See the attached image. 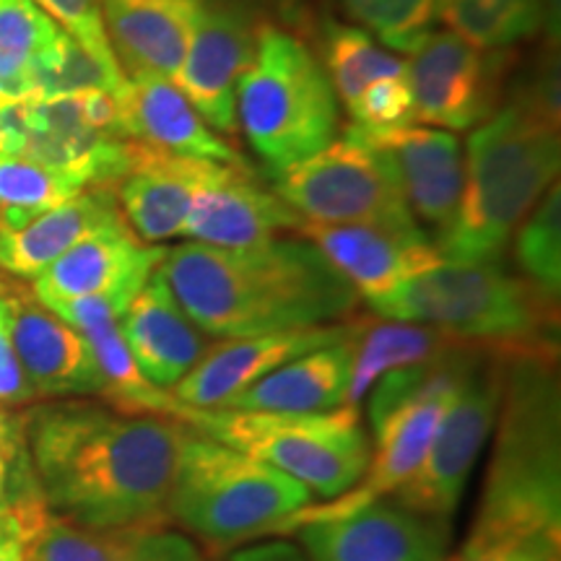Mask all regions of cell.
<instances>
[{"mask_svg": "<svg viewBox=\"0 0 561 561\" xmlns=\"http://www.w3.org/2000/svg\"><path fill=\"white\" fill-rule=\"evenodd\" d=\"M187 426L110 405L58 403L24 416L47 510L91 530L161 528Z\"/></svg>", "mask_w": 561, "mask_h": 561, "instance_id": "1", "label": "cell"}, {"mask_svg": "<svg viewBox=\"0 0 561 561\" xmlns=\"http://www.w3.org/2000/svg\"><path fill=\"white\" fill-rule=\"evenodd\" d=\"M462 546L520 561L561 559L559 351L504 354L494 447Z\"/></svg>", "mask_w": 561, "mask_h": 561, "instance_id": "2", "label": "cell"}, {"mask_svg": "<svg viewBox=\"0 0 561 561\" xmlns=\"http://www.w3.org/2000/svg\"><path fill=\"white\" fill-rule=\"evenodd\" d=\"M159 271L187 318L219 341L346 322L359 307L356 291L305 237L242 250L185 242L167 250Z\"/></svg>", "mask_w": 561, "mask_h": 561, "instance_id": "3", "label": "cell"}, {"mask_svg": "<svg viewBox=\"0 0 561 561\" xmlns=\"http://www.w3.org/2000/svg\"><path fill=\"white\" fill-rule=\"evenodd\" d=\"M557 79L546 76L468 138L458 214L434 240L442 261L500 263L533 206L559 174Z\"/></svg>", "mask_w": 561, "mask_h": 561, "instance_id": "4", "label": "cell"}, {"mask_svg": "<svg viewBox=\"0 0 561 561\" xmlns=\"http://www.w3.org/2000/svg\"><path fill=\"white\" fill-rule=\"evenodd\" d=\"M369 307L479 346L559 351V299L500 263L442 261Z\"/></svg>", "mask_w": 561, "mask_h": 561, "instance_id": "5", "label": "cell"}, {"mask_svg": "<svg viewBox=\"0 0 561 561\" xmlns=\"http://www.w3.org/2000/svg\"><path fill=\"white\" fill-rule=\"evenodd\" d=\"M237 128L271 172L310 159L339 138V96L305 42L257 24L250 62L237 81Z\"/></svg>", "mask_w": 561, "mask_h": 561, "instance_id": "6", "label": "cell"}, {"mask_svg": "<svg viewBox=\"0 0 561 561\" xmlns=\"http://www.w3.org/2000/svg\"><path fill=\"white\" fill-rule=\"evenodd\" d=\"M170 419L268 462L322 500L354 489L369 466L371 439L354 405L322 413H261L193 409L178 401Z\"/></svg>", "mask_w": 561, "mask_h": 561, "instance_id": "7", "label": "cell"}, {"mask_svg": "<svg viewBox=\"0 0 561 561\" xmlns=\"http://www.w3.org/2000/svg\"><path fill=\"white\" fill-rule=\"evenodd\" d=\"M310 496L299 481L268 462L187 430L167 500V520L208 543L252 541L268 538L278 523L310 504Z\"/></svg>", "mask_w": 561, "mask_h": 561, "instance_id": "8", "label": "cell"}, {"mask_svg": "<svg viewBox=\"0 0 561 561\" xmlns=\"http://www.w3.org/2000/svg\"><path fill=\"white\" fill-rule=\"evenodd\" d=\"M121 104L107 91L0 104V153L26 157L83 182L112 187L128 172Z\"/></svg>", "mask_w": 561, "mask_h": 561, "instance_id": "9", "label": "cell"}, {"mask_svg": "<svg viewBox=\"0 0 561 561\" xmlns=\"http://www.w3.org/2000/svg\"><path fill=\"white\" fill-rule=\"evenodd\" d=\"M271 191L307 224L419 227L396 172L351 128L310 159L271 172Z\"/></svg>", "mask_w": 561, "mask_h": 561, "instance_id": "10", "label": "cell"}, {"mask_svg": "<svg viewBox=\"0 0 561 561\" xmlns=\"http://www.w3.org/2000/svg\"><path fill=\"white\" fill-rule=\"evenodd\" d=\"M504 354L507 351L489 346L476 351L462 369L430 450L411 479L392 494V502L447 528L462 500L468 476L494 432L502 401Z\"/></svg>", "mask_w": 561, "mask_h": 561, "instance_id": "11", "label": "cell"}, {"mask_svg": "<svg viewBox=\"0 0 561 561\" xmlns=\"http://www.w3.org/2000/svg\"><path fill=\"white\" fill-rule=\"evenodd\" d=\"M409 58L413 123L468 130L496 112L507 60L502 53L481 50L453 32H426Z\"/></svg>", "mask_w": 561, "mask_h": 561, "instance_id": "12", "label": "cell"}, {"mask_svg": "<svg viewBox=\"0 0 561 561\" xmlns=\"http://www.w3.org/2000/svg\"><path fill=\"white\" fill-rule=\"evenodd\" d=\"M257 24L237 0H201L174 83L216 133L237 136V81L250 62Z\"/></svg>", "mask_w": 561, "mask_h": 561, "instance_id": "13", "label": "cell"}, {"mask_svg": "<svg viewBox=\"0 0 561 561\" xmlns=\"http://www.w3.org/2000/svg\"><path fill=\"white\" fill-rule=\"evenodd\" d=\"M322 252L356 297L375 305L442 263L426 231L377 224H307L299 231Z\"/></svg>", "mask_w": 561, "mask_h": 561, "instance_id": "14", "label": "cell"}, {"mask_svg": "<svg viewBox=\"0 0 561 561\" xmlns=\"http://www.w3.org/2000/svg\"><path fill=\"white\" fill-rule=\"evenodd\" d=\"M348 128L388 161L416 224L430 227L434 240L445 234L458 214L466 178L460 140L450 130L413 123L390 128H362L351 123Z\"/></svg>", "mask_w": 561, "mask_h": 561, "instance_id": "15", "label": "cell"}, {"mask_svg": "<svg viewBox=\"0 0 561 561\" xmlns=\"http://www.w3.org/2000/svg\"><path fill=\"white\" fill-rule=\"evenodd\" d=\"M13 348L37 398L102 396L104 380L83 333L62 322L21 284H5Z\"/></svg>", "mask_w": 561, "mask_h": 561, "instance_id": "16", "label": "cell"}, {"mask_svg": "<svg viewBox=\"0 0 561 561\" xmlns=\"http://www.w3.org/2000/svg\"><path fill=\"white\" fill-rule=\"evenodd\" d=\"M312 561H447V528L392 500L297 530Z\"/></svg>", "mask_w": 561, "mask_h": 561, "instance_id": "17", "label": "cell"}, {"mask_svg": "<svg viewBox=\"0 0 561 561\" xmlns=\"http://www.w3.org/2000/svg\"><path fill=\"white\" fill-rule=\"evenodd\" d=\"M356 325L359 318L286 333L221 339L219 343H210L206 356L170 392L180 403L193 409H216L263 380L273 369L284 367L286 362L348 339Z\"/></svg>", "mask_w": 561, "mask_h": 561, "instance_id": "18", "label": "cell"}, {"mask_svg": "<svg viewBox=\"0 0 561 561\" xmlns=\"http://www.w3.org/2000/svg\"><path fill=\"white\" fill-rule=\"evenodd\" d=\"M167 248L140 242L125 219L110 224L70 248L34 278L32 291L42 305L81 297L115 299L128 310L164 261Z\"/></svg>", "mask_w": 561, "mask_h": 561, "instance_id": "19", "label": "cell"}, {"mask_svg": "<svg viewBox=\"0 0 561 561\" xmlns=\"http://www.w3.org/2000/svg\"><path fill=\"white\" fill-rule=\"evenodd\" d=\"M305 219L263 187L244 164H214L195 193L182 237L210 248H255L284 231H301Z\"/></svg>", "mask_w": 561, "mask_h": 561, "instance_id": "20", "label": "cell"}, {"mask_svg": "<svg viewBox=\"0 0 561 561\" xmlns=\"http://www.w3.org/2000/svg\"><path fill=\"white\" fill-rule=\"evenodd\" d=\"M214 164L219 161L178 157L133 140L128 172L115 185V201L133 234L146 244L182 237L195 193Z\"/></svg>", "mask_w": 561, "mask_h": 561, "instance_id": "21", "label": "cell"}, {"mask_svg": "<svg viewBox=\"0 0 561 561\" xmlns=\"http://www.w3.org/2000/svg\"><path fill=\"white\" fill-rule=\"evenodd\" d=\"M125 136L157 146L178 157L242 164L240 153L198 115L174 79L153 70L125 73V89L117 96Z\"/></svg>", "mask_w": 561, "mask_h": 561, "instance_id": "22", "label": "cell"}, {"mask_svg": "<svg viewBox=\"0 0 561 561\" xmlns=\"http://www.w3.org/2000/svg\"><path fill=\"white\" fill-rule=\"evenodd\" d=\"M121 333L140 375L164 390H172L210 348L159 268L123 312Z\"/></svg>", "mask_w": 561, "mask_h": 561, "instance_id": "23", "label": "cell"}, {"mask_svg": "<svg viewBox=\"0 0 561 561\" xmlns=\"http://www.w3.org/2000/svg\"><path fill=\"white\" fill-rule=\"evenodd\" d=\"M201 0H100L104 30L123 73L153 70L174 79Z\"/></svg>", "mask_w": 561, "mask_h": 561, "instance_id": "24", "label": "cell"}, {"mask_svg": "<svg viewBox=\"0 0 561 561\" xmlns=\"http://www.w3.org/2000/svg\"><path fill=\"white\" fill-rule=\"evenodd\" d=\"M359 325L348 339L286 362L284 367L273 369L263 380L216 409L261 413H322L341 409L346 405Z\"/></svg>", "mask_w": 561, "mask_h": 561, "instance_id": "25", "label": "cell"}, {"mask_svg": "<svg viewBox=\"0 0 561 561\" xmlns=\"http://www.w3.org/2000/svg\"><path fill=\"white\" fill-rule=\"evenodd\" d=\"M121 219L112 187H87L26 227L0 231V271L11 278L34 280L70 248Z\"/></svg>", "mask_w": 561, "mask_h": 561, "instance_id": "26", "label": "cell"}, {"mask_svg": "<svg viewBox=\"0 0 561 561\" xmlns=\"http://www.w3.org/2000/svg\"><path fill=\"white\" fill-rule=\"evenodd\" d=\"M466 341L434 331L430 325L401 320L362 318L354 346V369L346 392V405L359 409L367 392L380 377L396 369L419 367L453 354Z\"/></svg>", "mask_w": 561, "mask_h": 561, "instance_id": "27", "label": "cell"}, {"mask_svg": "<svg viewBox=\"0 0 561 561\" xmlns=\"http://www.w3.org/2000/svg\"><path fill=\"white\" fill-rule=\"evenodd\" d=\"M58 34L60 26L32 0H0V104L37 96L39 60Z\"/></svg>", "mask_w": 561, "mask_h": 561, "instance_id": "28", "label": "cell"}, {"mask_svg": "<svg viewBox=\"0 0 561 561\" xmlns=\"http://www.w3.org/2000/svg\"><path fill=\"white\" fill-rule=\"evenodd\" d=\"M81 333L89 341L91 351H94L96 364H100L104 380L100 398L110 409L123 413H146V416H172L178 398L140 375L138 364L133 362L130 351L125 346L121 320L94 322Z\"/></svg>", "mask_w": 561, "mask_h": 561, "instance_id": "29", "label": "cell"}, {"mask_svg": "<svg viewBox=\"0 0 561 561\" xmlns=\"http://www.w3.org/2000/svg\"><path fill=\"white\" fill-rule=\"evenodd\" d=\"M322 55H325V73L331 79L335 96L351 110L362 91L369 83L382 79H401L405 76V62L371 37L359 26L328 21L322 34Z\"/></svg>", "mask_w": 561, "mask_h": 561, "instance_id": "30", "label": "cell"}, {"mask_svg": "<svg viewBox=\"0 0 561 561\" xmlns=\"http://www.w3.org/2000/svg\"><path fill=\"white\" fill-rule=\"evenodd\" d=\"M87 185L26 157L0 153V231L21 229Z\"/></svg>", "mask_w": 561, "mask_h": 561, "instance_id": "31", "label": "cell"}, {"mask_svg": "<svg viewBox=\"0 0 561 561\" xmlns=\"http://www.w3.org/2000/svg\"><path fill=\"white\" fill-rule=\"evenodd\" d=\"M515 261L523 276L559 299L561 291V191L553 182L515 234Z\"/></svg>", "mask_w": 561, "mask_h": 561, "instance_id": "32", "label": "cell"}, {"mask_svg": "<svg viewBox=\"0 0 561 561\" xmlns=\"http://www.w3.org/2000/svg\"><path fill=\"white\" fill-rule=\"evenodd\" d=\"M125 89V73L104 66L87 47L60 30L53 47L42 55L37 68V96L34 100H53V96H70L81 91H107L121 96Z\"/></svg>", "mask_w": 561, "mask_h": 561, "instance_id": "33", "label": "cell"}, {"mask_svg": "<svg viewBox=\"0 0 561 561\" xmlns=\"http://www.w3.org/2000/svg\"><path fill=\"white\" fill-rule=\"evenodd\" d=\"M144 533L149 530H91L50 512V520L34 538L30 557L32 561H128Z\"/></svg>", "mask_w": 561, "mask_h": 561, "instance_id": "34", "label": "cell"}, {"mask_svg": "<svg viewBox=\"0 0 561 561\" xmlns=\"http://www.w3.org/2000/svg\"><path fill=\"white\" fill-rule=\"evenodd\" d=\"M437 19L481 50H502L538 32V21L500 0H437Z\"/></svg>", "mask_w": 561, "mask_h": 561, "instance_id": "35", "label": "cell"}, {"mask_svg": "<svg viewBox=\"0 0 561 561\" xmlns=\"http://www.w3.org/2000/svg\"><path fill=\"white\" fill-rule=\"evenodd\" d=\"M341 9L385 47L409 53L432 32L437 21V0H339Z\"/></svg>", "mask_w": 561, "mask_h": 561, "instance_id": "36", "label": "cell"}, {"mask_svg": "<svg viewBox=\"0 0 561 561\" xmlns=\"http://www.w3.org/2000/svg\"><path fill=\"white\" fill-rule=\"evenodd\" d=\"M39 11H45L68 37H73L81 47L100 58L104 66L121 68L112 50L107 30H104L100 0H32Z\"/></svg>", "mask_w": 561, "mask_h": 561, "instance_id": "37", "label": "cell"}, {"mask_svg": "<svg viewBox=\"0 0 561 561\" xmlns=\"http://www.w3.org/2000/svg\"><path fill=\"white\" fill-rule=\"evenodd\" d=\"M47 520H50V510L42 500L30 462V468H24L13 481L9 500L0 502V549L9 543L32 546Z\"/></svg>", "mask_w": 561, "mask_h": 561, "instance_id": "38", "label": "cell"}, {"mask_svg": "<svg viewBox=\"0 0 561 561\" xmlns=\"http://www.w3.org/2000/svg\"><path fill=\"white\" fill-rule=\"evenodd\" d=\"M348 115L354 117V125H362V128H390V125L413 123L409 79L401 76V79L369 83Z\"/></svg>", "mask_w": 561, "mask_h": 561, "instance_id": "39", "label": "cell"}, {"mask_svg": "<svg viewBox=\"0 0 561 561\" xmlns=\"http://www.w3.org/2000/svg\"><path fill=\"white\" fill-rule=\"evenodd\" d=\"M32 401H37V392L26 380L16 348H13L9 314H5L3 297H0V405L3 409H21V405H30Z\"/></svg>", "mask_w": 561, "mask_h": 561, "instance_id": "40", "label": "cell"}, {"mask_svg": "<svg viewBox=\"0 0 561 561\" xmlns=\"http://www.w3.org/2000/svg\"><path fill=\"white\" fill-rule=\"evenodd\" d=\"M30 466L24 437V416L0 405V502L9 500L16 476Z\"/></svg>", "mask_w": 561, "mask_h": 561, "instance_id": "41", "label": "cell"}, {"mask_svg": "<svg viewBox=\"0 0 561 561\" xmlns=\"http://www.w3.org/2000/svg\"><path fill=\"white\" fill-rule=\"evenodd\" d=\"M128 561H206L191 538L174 530L144 533Z\"/></svg>", "mask_w": 561, "mask_h": 561, "instance_id": "42", "label": "cell"}, {"mask_svg": "<svg viewBox=\"0 0 561 561\" xmlns=\"http://www.w3.org/2000/svg\"><path fill=\"white\" fill-rule=\"evenodd\" d=\"M227 561H312L301 546L289 541H265L231 553Z\"/></svg>", "mask_w": 561, "mask_h": 561, "instance_id": "43", "label": "cell"}, {"mask_svg": "<svg viewBox=\"0 0 561 561\" xmlns=\"http://www.w3.org/2000/svg\"><path fill=\"white\" fill-rule=\"evenodd\" d=\"M500 3L510 5V9H515V11H520L523 16L538 21V24H541L543 16H546V0H500Z\"/></svg>", "mask_w": 561, "mask_h": 561, "instance_id": "44", "label": "cell"}, {"mask_svg": "<svg viewBox=\"0 0 561 561\" xmlns=\"http://www.w3.org/2000/svg\"><path fill=\"white\" fill-rule=\"evenodd\" d=\"M30 543H9L0 549V561H32Z\"/></svg>", "mask_w": 561, "mask_h": 561, "instance_id": "45", "label": "cell"}, {"mask_svg": "<svg viewBox=\"0 0 561 561\" xmlns=\"http://www.w3.org/2000/svg\"><path fill=\"white\" fill-rule=\"evenodd\" d=\"M5 284H9V280H3V278H0V297H3V291H5Z\"/></svg>", "mask_w": 561, "mask_h": 561, "instance_id": "46", "label": "cell"}, {"mask_svg": "<svg viewBox=\"0 0 561 561\" xmlns=\"http://www.w3.org/2000/svg\"><path fill=\"white\" fill-rule=\"evenodd\" d=\"M553 3H557V5H559V0H553Z\"/></svg>", "mask_w": 561, "mask_h": 561, "instance_id": "47", "label": "cell"}]
</instances>
